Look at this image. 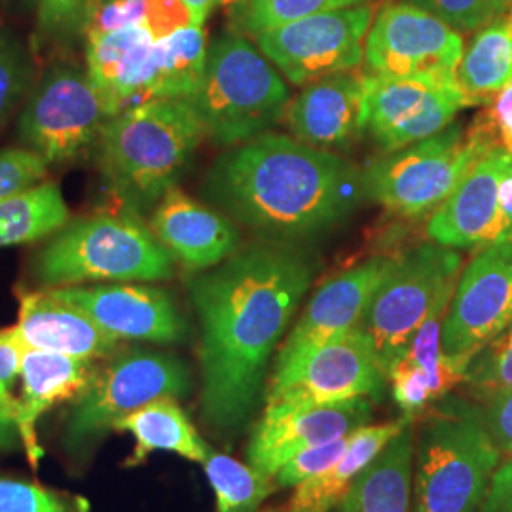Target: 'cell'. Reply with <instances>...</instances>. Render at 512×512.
Wrapping results in <instances>:
<instances>
[{
    "instance_id": "cell-1",
    "label": "cell",
    "mask_w": 512,
    "mask_h": 512,
    "mask_svg": "<svg viewBox=\"0 0 512 512\" xmlns=\"http://www.w3.org/2000/svg\"><path fill=\"white\" fill-rule=\"evenodd\" d=\"M315 266L289 243H255L190 279L200 321V416L222 442H234L264 408L268 370Z\"/></svg>"
},
{
    "instance_id": "cell-2",
    "label": "cell",
    "mask_w": 512,
    "mask_h": 512,
    "mask_svg": "<svg viewBox=\"0 0 512 512\" xmlns=\"http://www.w3.org/2000/svg\"><path fill=\"white\" fill-rule=\"evenodd\" d=\"M361 194L363 177L344 158L270 131L228 148L203 183L228 219L289 245L336 226Z\"/></svg>"
},
{
    "instance_id": "cell-3",
    "label": "cell",
    "mask_w": 512,
    "mask_h": 512,
    "mask_svg": "<svg viewBox=\"0 0 512 512\" xmlns=\"http://www.w3.org/2000/svg\"><path fill=\"white\" fill-rule=\"evenodd\" d=\"M203 139L188 99H148L112 116L95 145L110 196L143 215L177 186Z\"/></svg>"
},
{
    "instance_id": "cell-4",
    "label": "cell",
    "mask_w": 512,
    "mask_h": 512,
    "mask_svg": "<svg viewBox=\"0 0 512 512\" xmlns=\"http://www.w3.org/2000/svg\"><path fill=\"white\" fill-rule=\"evenodd\" d=\"M44 289L99 281H165L175 275V256L150 224L128 207L69 220L33 262Z\"/></svg>"
},
{
    "instance_id": "cell-5",
    "label": "cell",
    "mask_w": 512,
    "mask_h": 512,
    "mask_svg": "<svg viewBox=\"0 0 512 512\" xmlns=\"http://www.w3.org/2000/svg\"><path fill=\"white\" fill-rule=\"evenodd\" d=\"M476 404L444 397L416 433L412 512H478L501 463Z\"/></svg>"
},
{
    "instance_id": "cell-6",
    "label": "cell",
    "mask_w": 512,
    "mask_h": 512,
    "mask_svg": "<svg viewBox=\"0 0 512 512\" xmlns=\"http://www.w3.org/2000/svg\"><path fill=\"white\" fill-rule=\"evenodd\" d=\"M217 147H236L275 126L291 103L289 88L268 57L238 35L224 33L207 48L202 86L188 99Z\"/></svg>"
},
{
    "instance_id": "cell-7",
    "label": "cell",
    "mask_w": 512,
    "mask_h": 512,
    "mask_svg": "<svg viewBox=\"0 0 512 512\" xmlns=\"http://www.w3.org/2000/svg\"><path fill=\"white\" fill-rule=\"evenodd\" d=\"M192 389L190 368L165 351L122 348L97 366L92 382L74 399L63 423V448L73 461L93 450L131 412L158 399H184Z\"/></svg>"
},
{
    "instance_id": "cell-8",
    "label": "cell",
    "mask_w": 512,
    "mask_h": 512,
    "mask_svg": "<svg viewBox=\"0 0 512 512\" xmlns=\"http://www.w3.org/2000/svg\"><path fill=\"white\" fill-rule=\"evenodd\" d=\"M492 148L475 129L452 122L420 143L389 152L370 165L363 175V192L404 219L431 217Z\"/></svg>"
},
{
    "instance_id": "cell-9",
    "label": "cell",
    "mask_w": 512,
    "mask_h": 512,
    "mask_svg": "<svg viewBox=\"0 0 512 512\" xmlns=\"http://www.w3.org/2000/svg\"><path fill=\"white\" fill-rule=\"evenodd\" d=\"M461 270L463 256L433 241L395 256L359 325L376 349L385 376L403 359L440 293L458 281Z\"/></svg>"
},
{
    "instance_id": "cell-10",
    "label": "cell",
    "mask_w": 512,
    "mask_h": 512,
    "mask_svg": "<svg viewBox=\"0 0 512 512\" xmlns=\"http://www.w3.org/2000/svg\"><path fill=\"white\" fill-rule=\"evenodd\" d=\"M112 116L88 73L59 63L31 93L19 116V135L46 164H67L97 145Z\"/></svg>"
},
{
    "instance_id": "cell-11",
    "label": "cell",
    "mask_w": 512,
    "mask_h": 512,
    "mask_svg": "<svg viewBox=\"0 0 512 512\" xmlns=\"http://www.w3.org/2000/svg\"><path fill=\"white\" fill-rule=\"evenodd\" d=\"M387 376L376 349L361 327L336 336L319 348L274 365L264 406H308L368 397L380 403Z\"/></svg>"
},
{
    "instance_id": "cell-12",
    "label": "cell",
    "mask_w": 512,
    "mask_h": 512,
    "mask_svg": "<svg viewBox=\"0 0 512 512\" xmlns=\"http://www.w3.org/2000/svg\"><path fill=\"white\" fill-rule=\"evenodd\" d=\"M374 12L359 4L321 12L256 35V42L294 86L359 69Z\"/></svg>"
},
{
    "instance_id": "cell-13",
    "label": "cell",
    "mask_w": 512,
    "mask_h": 512,
    "mask_svg": "<svg viewBox=\"0 0 512 512\" xmlns=\"http://www.w3.org/2000/svg\"><path fill=\"white\" fill-rule=\"evenodd\" d=\"M512 325V238L478 247L461 270L446 311L440 344L446 359L465 372L476 351Z\"/></svg>"
},
{
    "instance_id": "cell-14",
    "label": "cell",
    "mask_w": 512,
    "mask_h": 512,
    "mask_svg": "<svg viewBox=\"0 0 512 512\" xmlns=\"http://www.w3.org/2000/svg\"><path fill=\"white\" fill-rule=\"evenodd\" d=\"M465 107L456 73H366V131L387 154L448 128Z\"/></svg>"
},
{
    "instance_id": "cell-15",
    "label": "cell",
    "mask_w": 512,
    "mask_h": 512,
    "mask_svg": "<svg viewBox=\"0 0 512 512\" xmlns=\"http://www.w3.org/2000/svg\"><path fill=\"white\" fill-rule=\"evenodd\" d=\"M463 50L459 31L410 2H391L372 19L365 61L382 76L456 73Z\"/></svg>"
},
{
    "instance_id": "cell-16",
    "label": "cell",
    "mask_w": 512,
    "mask_h": 512,
    "mask_svg": "<svg viewBox=\"0 0 512 512\" xmlns=\"http://www.w3.org/2000/svg\"><path fill=\"white\" fill-rule=\"evenodd\" d=\"M372 418L374 403L368 397L308 406H264L247 442V461L275 478L294 456L348 437Z\"/></svg>"
},
{
    "instance_id": "cell-17",
    "label": "cell",
    "mask_w": 512,
    "mask_h": 512,
    "mask_svg": "<svg viewBox=\"0 0 512 512\" xmlns=\"http://www.w3.org/2000/svg\"><path fill=\"white\" fill-rule=\"evenodd\" d=\"M120 342L183 344L188 321L171 294L152 285L109 283L52 289Z\"/></svg>"
},
{
    "instance_id": "cell-18",
    "label": "cell",
    "mask_w": 512,
    "mask_h": 512,
    "mask_svg": "<svg viewBox=\"0 0 512 512\" xmlns=\"http://www.w3.org/2000/svg\"><path fill=\"white\" fill-rule=\"evenodd\" d=\"M395 256L378 255L323 283L279 346L274 365L293 361L336 336L357 329L370 298L389 274Z\"/></svg>"
},
{
    "instance_id": "cell-19",
    "label": "cell",
    "mask_w": 512,
    "mask_h": 512,
    "mask_svg": "<svg viewBox=\"0 0 512 512\" xmlns=\"http://www.w3.org/2000/svg\"><path fill=\"white\" fill-rule=\"evenodd\" d=\"M509 160L507 150L495 147L471 167L450 198L427 220V236L433 243L469 249L507 238L499 207V181Z\"/></svg>"
},
{
    "instance_id": "cell-20",
    "label": "cell",
    "mask_w": 512,
    "mask_h": 512,
    "mask_svg": "<svg viewBox=\"0 0 512 512\" xmlns=\"http://www.w3.org/2000/svg\"><path fill=\"white\" fill-rule=\"evenodd\" d=\"M285 114L294 137L310 147H353L366 131V73L353 69L306 84Z\"/></svg>"
},
{
    "instance_id": "cell-21",
    "label": "cell",
    "mask_w": 512,
    "mask_h": 512,
    "mask_svg": "<svg viewBox=\"0 0 512 512\" xmlns=\"http://www.w3.org/2000/svg\"><path fill=\"white\" fill-rule=\"evenodd\" d=\"M150 228L188 270H211L238 253L241 234L232 219L190 198L179 186L156 203Z\"/></svg>"
},
{
    "instance_id": "cell-22",
    "label": "cell",
    "mask_w": 512,
    "mask_h": 512,
    "mask_svg": "<svg viewBox=\"0 0 512 512\" xmlns=\"http://www.w3.org/2000/svg\"><path fill=\"white\" fill-rule=\"evenodd\" d=\"M14 329L27 349L78 359L105 361L124 346L86 311L63 300L52 289L19 293L18 325Z\"/></svg>"
},
{
    "instance_id": "cell-23",
    "label": "cell",
    "mask_w": 512,
    "mask_h": 512,
    "mask_svg": "<svg viewBox=\"0 0 512 512\" xmlns=\"http://www.w3.org/2000/svg\"><path fill=\"white\" fill-rule=\"evenodd\" d=\"M101 361L78 359L52 351L27 349L21 361V393L16 408V429L33 469L44 458L37 423L55 404L73 403L92 382Z\"/></svg>"
},
{
    "instance_id": "cell-24",
    "label": "cell",
    "mask_w": 512,
    "mask_h": 512,
    "mask_svg": "<svg viewBox=\"0 0 512 512\" xmlns=\"http://www.w3.org/2000/svg\"><path fill=\"white\" fill-rule=\"evenodd\" d=\"M86 73L107 99L112 114L145 101L156 38L147 27L133 25L107 35H88Z\"/></svg>"
},
{
    "instance_id": "cell-25",
    "label": "cell",
    "mask_w": 512,
    "mask_h": 512,
    "mask_svg": "<svg viewBox=\"0 0 512 512\" xmlns=\"http://www.w3.org/2000/svg\"><path fill=\"white\" fill-rule=\"evenodd\" d=\"M416 431L414 421L353 480L334 512H412Z\"/></svg>"
},
{
    "instance_id": "cell-26",
    "label": "cell",
    "mask_w": 512,
    "mask_h": 512,
    "mask_svg": "<svg viewBox=\"0 0 512 512\" xmlns=\"http://www.w3.org/2000/svg\"><path fill=\"white\" fill-rule=\"evenodd\" d=\"M406 423L410 421L401 418L387 423H368L357 429L351 435L348 450L340 461L294 488L285 512L334 511L342 497L348 494L357 475L403 431Z\"/></svg>"
},
{
    "instance_id": "cell-27",
    "label": "cell",
    "mask_w": 512,
    "mask_h": 512,
    "mask_svg": "<svg viewBox=\"0 0 512 512\" xmlns=\"http://www.w3.org/2000/svg\"><path fill=\"white\" fill-rule=\"evenodd\" d=\"M114 431L129 433L135 446L124 467H141L152 454L167 452L202 463L211 446L202 439L184 412L179 399H158L131 412L114 425Z\"/></svg>"
},
{
    "instance_id": "cell-28",
    "label": "cell",
    "mask_w": 512,
    "mask_h": 512,
    "mask_svg": "<svg viewBox=\"0 0 512 512\" xmlns=\"http://www.w3.org/2000/svg\"><path fill=\"white\" fill-rule=\"evenodd\" d=\"M456 82L467 107L488 105L512 84L511 14L497 16L476 31L459 59Z\"/></svg>"
},
{
    "instance_id": "cell-29",
    "label": "cell",
    "mask_w": 512,
    "mask_h": 512,
    "mask_svg": "<svg viewBox=\"0 0 512 512\" xmlns=\"http://www.w3.org/2000/svg\"><path fill=\"white\" fill-rule=\"evenodd\" d=\"M207 65V42L203 27H184L156 40L152 76L145 90L148 99H192L202 86Z\"/></svg>"
},
{
    "instance_id": "cell-30",
    "label": "cell",
    "mask_w": 512,
    "mask_h": 512,
    "mask_svg": "<svg viewBox=\"0 0 512 512\" xmlns=\"http://www.w3.org/2000/svg\"><path fill=\"white\" fill-rule=\"evenodd\" d=\"M69 219L71 213L59 186L44 181L0 202V249L50 238Z\"/></svg>"
},
{
    "instance_id": "cell-31",
    "label": "cell",
    "mask_w": 512,
    "mask_h": 512,
    "mask_svg": "<svg viewBox=\"0 0 512 512\" xmlns=\"http://www.w3.org/2000/svg\"><path fill=\"white\" fill-rule=\"evenodd\" d=\"M203 473L215 492V512H258L277 488L274 478L260 473L249 461L209 450Z\"/></svg>"
},
{
    "instance_id": "cell-32",
    "label": "cell",
    "mask_w": 512,
    "mask_h": 512,
    "mask_svg": "<svg viewBox=\"0 0 512 512\" xmlns=\"http://www.w3.org/2000/svg\"><path fill=\"white\" fill-rule=\"evenodd\" d=\"M463 385L475 401L512 389V325L469 359L463 372Z\"/></svg>"
},
{
    "instance_id": "cell-33",
    "label": "cell",
    "mask_w": 512,
    "mask_h": 512,
    "mask_svg": "<svg viewBox=\"0 0 512 512\" xmlns=\"http://www.w3.org/2000/svg\"><path fill=\"white\" fill-rule=\"evenodd\" d=\"M84 495L54 490L38 482L0 475V512H90Z\"/></svg>"
},
{
    "instance_id": "cell-34",
    "label": "cell",
    "mask_w": 512,
    "mask_h": 512,
    "mask_svg": "<svg viewBox=\"0 0 512 512\" xmlns=\"http://www.w3.org/2000/svg\"><path fill=\"white\" fill-rule=\"evenodd\" d=\"M359 4L363 0H243L241 21L247 31L258 35L298 19Z\"/></svg>"
},
{
    "instance_id": "cell-35",
    "label": "cell",
    "mask_w": 512,
    "mask_h": 512,
    "mask_svg": "<svg viewBox=\"0 0 512 512\" xmlns=\"http://www.w3.org/2000/svg\"><path fill=\"white\" fill-rule=\"evenodd\" d=\"M29 78L31 61L23 44L12 33L0 29V128L18 107Z\"/></svg>"
},
{
    "instance_id": "cell-36",
    "label": "cell",
    "mask_w": 512,
    "mask_h": 512,
    "mask_svg": "<svg viewBox=\"0 0 512 512\" xmlns=\"http://www.w3.org/2000/svg\"><path fill=\"white\" fill-rule=\"evenodd\" d=\"M393 401L401 408L403 418L416 421L435 403L429 376L420 365L403 357L387 374Z\"/></svg>"
},
{
    "instance_id": "cell-37",
    "label": "cell",
    "mask_w": 512,
    "mask_h": 512,
    "mask_svg": "<svg viewBox=\"0 0 512 512\" xmlns=\"http://www.w3.org/2000/svg\"><path fill=\"white\" fill-rule=\"evenodd\" d=\"M99 0H38V31L46 38L86 35L88 23Z\"/></svg>"
},
{
    "instance_id": "cell-38",
    "label": "cell",
    "mask_w": 512,
    "mask_h": 512,
    "mask_svg": "<svg viewBox=\"0 0 512 512\" xmlns=\"http://www.w3.org/2000/svg\"><path fill=\"white\" fill-rule=\"evenodd\" d=\"M48 167L29 148H0V202L44 183Z\"/></svg>"
},
{
    "instance_id": "cell-39",
    "label": "cell",
    "mask_w": 512,
    "mask_h": 512,
    "mask_svg": "<svg viewBox=\"0 0 512 512\" xmlns=\"http://www.w3.org/2000/svg\"><path fill=\"white\" fill-rule=\"evenodd\" d=\"M351 435L342 437V439L330 440L327 444L315 446V448H310V450L294 456L275 475L274 480L277 488L279 490L281 488H296L298 484H302L304 480H308L311 476L327 471L329 467H332L336 461H340V458L346 454Z\"/></svg>"
},
{
    "instance_id": "cell-40",
    "label": "cell",
    "mask_w": 512,
    "mask_h": 512,
    "mask_svg": "<svg viewBox=\"0 0 512 512\" xmlns=\"http://www.w3.org/2000/svg\"><path fill=\"white\" fill-rule=\"evenodd\" d=\"M459 33H476L494 14L486 0H406Z\"/></svg>"
},
{
    "instance_id": "cell-41",
    "label": "cell",
    "mask_w": 512,
    "mask_h": 512,
    "mask_svg": "<svg viewBox=\"0 0 512 512\" xmlns=\"http://www.w3.org/2000/svg\"><path fill=\"white\" fill-rule=\"evenodd\" d=\"M478 416L501 458H512V389L476 401Z\"/></svg>"
},
{
    "instance_id": "cell-42",
    "label": "cell",
    "mask_w": 512,
    "mask_h": 512,
    "mask_svg": "<svg viewBox=\"0 0 512 512\" xmlns=\"http://www.w3.org/2000/svg\"><path fill=\"white\" fill-rule=\"evenodd\" d=\"M471 128L486 137L494 147L503 148L512 156V84L484 105Z\"/></svg>"
},
{
    "instance_id": "cell-43",
    "label": "cell",
    "mask_w": 512,
    "mask_h": 512,
    "mask_svg": "<svg viewBox=\"0 0 512 512\" xmlns=\"http://www.w3.org/2000/svg\"><path fill=\"white\" fill-rule=\"evenodd\" d=\"M148 0H99L86 29L88 35H107L145 23Z\"/></svg>"
},
{
    "instance_id": "cell-44",
    "label": "cell",
    "mask_w": 512,
    "mask_h": 512,
    "mask_svg": "<svg viewBox=\"0 0 512 512\" xmlns=\"http://www.w3.org/2000/svg\"><path fill=\"white\" fill-rule=\"evenodd\" d=\"M143 25L152 33V37L162 40L194 23L183 0H148L147 16Z\"/></svg>"
},
{
    "instance_id": "cell-45",
    "label": "cell",
    "mask_w": 512,
    "mask_h": 512,
    "mask_svg": "<svg viewBox=\"0 0 512 512\" xmlns=\"http://www.w3.org/2000/svg\"><path fill=\"white\" fill-rule=\"evenodd\" d=\"M478 512H512V459H501Z\"/></svg>"
},
{
    "instance_id": "cell-46",
    "label": "cell",
    "mask_w": 512,
    "mask_h": 512,
    "mask_svg": "<svg viewBox=\"0 0 512 512\" xmlns=\"http://www.w3.org/2000/svg\"><path fill=\"white\" fill-rule=\"evenodd\" d=\"M25 346L19 340L18 332L12 329L0 330V380L10 389L19 380L21 361Z\"/></svg>"
},
{
    "instance_id": "cell-47",
    "label": "cell",
    "mask_w": 512,
    "mask_h": 512,
    "mask_svg": "<svg viewBox=\"0 0 512 512\" xmlns=\"http://www.w3.org/2000/svg\"><path fill=\"white\" fill-rule=\"evenodd\" d=\"M499 207L505 220V234L512 238V156L499 181Z\"/></svg>"
},
{
    "instance_id": "cell-48",
    "label": "cell",
    "mask_w": 512,
    "mask_h": 512,
    "mask_svg": "<svg viewBox=\"0 0 512 512\" xmlns=\"http://www.w3.org/2000/svg\"><path fill=\"white\" fill-rule=\"evenodd\" d=\"M184 4L188 6L190 14H192V23L196 27H203L205 19L209 18V14L224 2L230 0H183Z\"/></svg>"
},
{
    "instance_id": "cell-49",
    "label": "cell",
    "mask_w": 512,
    "mask_h": 512,
    "mask_svg": "<svg viewBox=\"0 0 512 512\" xmlns=\"http://www.w3.org/2000/svg\"><path fill=\"white\" fill-rule=\"evenodd\" d=\"M19 435L14 421L0 418V454L14 448L18 442Z\"/></svg>"
},
{
    "instance_id": "cell-50",
    "label": "cell",
    "mask_w": 512,
    "mask_h": 512,
    "mask_svg": "<svg viewBox=\"0 0 512 512\" xmlns=\"http://www.w3.org/2000/svg\"><path fill=\"white\" fill-rule=\"evenodd\" d=\"M486 2H488L490 10H492L494 18H497V16H503L511 8L512 0H486Z\"/></svg>"
},
{
    "instance_id": "cell-51",
    "label": "cell",
    "mask_w": 512,
    "mask_h": 512,
    "mask_svg": "<svg viewBox=\"0 0 512 512\" xmlns=\"http://www.w3.org/2000/svg\"><path fill=\"white\" fill-rule=\"evenodd\" d=\"M23 2H29V4H37L38 0H23Z\"/></svg>"
},
{
    "instance_id": "cell-52",
    "label": "cell",
    "mask_w": 512,
    "mask_h": 512,
    "mask_svg": "<svg viewBox=\"0 0 512 512\" xmlns=\"http://www.w3.org/2000/svg\"><path fill=\"white\" fill-rule=\"evenodd\" d=\"M511 18H512V2H511Z\"/></svg>"
},
{
    "instance_id": "cell-53",
    "label": "cell",
    "mask_w": 512,
    "mask_h": 512,
    "mask_svg": "<svg viewBox=\"0 0 512 512\" xmlns=\"http://www.w3.org/2000/svg\"><path fill=\"white\" fill-rule=\"evenodd\" d=\"M509 459H512V458H509Z\"/></svg>"
}]
</instances>
